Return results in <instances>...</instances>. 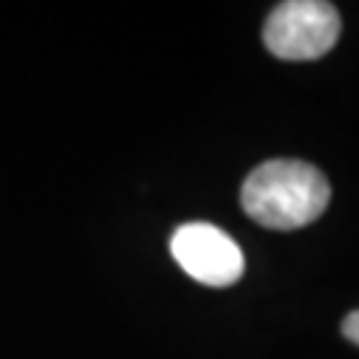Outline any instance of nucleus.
<instances>
[{
	"mask_svg": "<svg viewBox=\"0 0 359 359\" xmlns=\"http://www.w3.org/2000/svg\"><path fill=\"white\" fill-rule=\"evenodd\" d=\"M341 333H344V338H348L351 344H357L359 346V311H351L346 320H344Z\"/></svg>",
	"mask_w": 359,
	"mask_h": 359,
	"instance_id": "nucleus-4",
	"label": "nucleus"
},
{
	"mask_svg": "<svg viewBox=\"0 0 359 359\" xmlns=\"http://www.w3.org/2000/svg\"><path fill=\"white\" fill-rule=\"evenodd\" d=\"M341 35V16L325 0H287L269 13L264 43L277 59L311 62L333 48Z\"/></svg>",
	"mask_w": 359,
	"mask_h": 359,
	"instance_id": "nucleus-2",
	"label": "nucleus"
},
{
	"mask_svg": "<svg viewBox=\"0 0 359 359\" xmlns=\"http://www.w3.org/2000/svg\"><path fill=\"white\" fill-rule=\"evenodd\" d=\"M170 256L192 280L208 287H229L245 271L240 245L224 229L205 221H192L173 231Z\"/></svg>",
	"mask_w": 359,
	"mask_h": 359,
	"instance_id": "nucleus-3",
	"label": "nucleus"
},
{
	"mask_svg": "<svg viewBox=\"0 0 359 359\" xmlns=\"http://www.w3.org/2000/svg\"><path fill=\"white\" fill-rule=\"evenodd\" d=\"M243 210L266 229L293 231L327 210L330 184L317 165L304 160H266L245 179Z\"/></svg>",
	"mask_w": 359,
	"mask_h": 359,
	"instance_id": "nucleus-1",
	"label": "nucleus"
}]
</instances>
